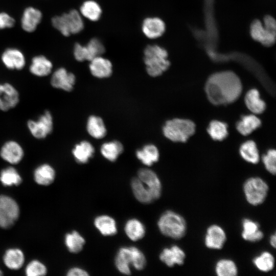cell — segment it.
Masks as SVG:
<instances>
[{"instance_id":"1","label":"cell","mask_w":276,"mask_h":276,"mask_svg":"<svg viewBox=\"0 0 276 276\" xmlns=\"http://www.w3.org/2000/svg\"><path fill=\"white\" fill-rule=\"evenodd\" d=\"M239 78L233 72L224 71L212 75L208 79L205 90L209 100L214 105L235 102L242 93Z\"/></svg>"},{"instance_id":"2","label":"cell","mask_w":276,"mask_h":276,"mask_svg":"<svg viewBox=\"0 0 276 276\" xmlns=\"http://www.w3.org/2000/svg\"><path fill=\"white\" fill-rule=\"evenodd\" d=\"M135 198L143 203H150L157 200L162 195V185L156 173L148 168H141L137 176L131 181Z\"/></svg>"},{"instance_id":"3","label":"cell","mask_w":276,"mask_h":276,"mask_svg":"<svg viewBox=\"0 0 276 276\" xmlns=\"http://www.w3.org/2000/svg\"><path fill=\"white\" fill-rule=\"evenodd\" d=\"M157 224L161 234L167 237L178 240L186 234L187 224L185 219L173 211L167 210L163 213Z\"/></svg>"},{"instance_id":"4","label":"cell","mask_w":276,"mask_h":276,"mask_svg":"<svg viewBox=\"0 0 276 276\" xmlns=\"http://www.w3.org/2000/svg\"><path fill=\"white\" fill-rule=\"evenodd\" d=\"M167 51L156 44L148 45L144 51V62L148 74L155 77L161 75L169 67Z\"/></svg>"},{"instance_id":"5","label":"cell","mask_w":276,"mask_h":276,"mask_svg":"<svg viewBox=\"0 0 276 276\" xmlns=\"http://www.w3.org/2000/svg\"><path fill=\"white\" fill-rule=\"evenodd\" d=\"M195 131L192 121L175 118L167 121L163 127L164 136L174 142H186Z\"/></svg>"},{"instance_id":"6","label":"cell","mask_w":276,"mask_h":276,"mask_svg":"<svg viewBox=\"0 0 276 276\" xmlns=\"http://www.w3.org/2000/svg\"><path fill=\"white\" fill-rule=\"evenodd\" d=\"M52 24L62 35L66 37L79 33L84 28L82 16L75 9H72L61 15L54 16L52 19Z\"/></svg>"},{"instance_id":"7","label":"cell","mask_w":276,"mask_h":276,"mask_svg":"<svg viewBox=\"0 0 276 276\" xmlns=\"http://www.w3.org/2000/svg\"><path fill=\"white\" fill-rule=\"evenodd\" d=\"M269 186L259 177H251L243 185V191L246 201L250 205L258 206L262 204L267 198Z\"/></svg>"},{"instance_id":"8","label":"cell","mask_w":276,"mask_h":276,"mask_svg":"<svg viewBox=\"0 0 276 276\" xmlns=\"http://www.w3.org/2000/svg\"><path fill=\"white\" fill-rule=\"evenodd\" d=\"M264 26L259 20H254L250 26V34L255 40L265 46L272 45L275 40L276 22L271 16L265 17Z\"/></svg>"},{"instance_id":"9","label":"cell","mask_w":276,"mask_h":276,"mask_svg":"<svg viewBox=\"0 0 276 276\" xmlns=\"http://www.w3.org/2000/svg\"><path fill=\"white\" fill-rule=\"evenodd\" d=\"M20 215L17 202L9 196L0 195V227L11 228L18 220Z\"/></svg>"},{"instance_id":"10","label":"cell","mask_w":276,"mask_h":276,"mask_svg":"<svg viewBox=\"0 0 276 276\" xmlns=\"http://www.w3.org/2000/svg\"><path fill=\"white\" fill-rule=\"evenodd\" d=\"M27 127L31 134L35 139L42 140L50 135L53 130V118L51 112L45 110L37 120H29Z\"/></svg>"},{"instance_id":"11","label":"cell","mask_w":276,"mask_h":276,"mask_svg":"<svg viewBox=\"0 0 276 276\" xmlns=\"http://www.w3.org/2000/svg\"><path fill=\"white\" fill-rule=\"evenodd\" d=\"M104 52L105 47L101 41L97 38H93L85 45L76 43L73 55L78 61H89L95 57L102 55Z\"/></svg>"},{"instance_id":"12","label":"cell","mask_w":276,"mask_h":276,"mask_svg":"<svg viewBox=\"0 0 276 276\" xmlns=\"http://www.w3.org/2000/svg\"><path fill=\"white\" fill-rule=\"evenodd\" d=\"M226 239V234L224 229L220 225L214 224L207 228L204 242L207 248L220 250L223 247Z\"/></svg>"},{"instance_id":"13","label":"cell","mask_w":276,"mask_h":276,"mask_svg":"<svg viewBox=\"0 0 276 276\" xmlns=\"http://www.w3.org/2000/svg\"><path fill=\"white\" fill-rule=\"evenodd\" d=\"M19 102L16 88L7 82L0 83V110L7 111L15 107Z\"/></svg>"},{"instance_id":"14","label":"cell","mask_w":276,"mask_h":276,"mask_svg":"<svg viewBox=\"0 0 276 276\" xmlns=\"http://www.w3.org/2000/svg\"><path fill=\"white\" fill-rule=\"evenodd\" d=\"M75 82V75L64 67L58 68L54 71L50 80L52 87L65 91H72Z\"/></svg>"},{"instance_id":"15","label":"cell","mask_w":276,"mask_h":276,"mask_svg":"<svg viewBox=\"0 0 276 276\" xmlns=\"http://www.w3.org/2000/svg\"><path fill=\"white\" fill-rule=\"evenodd\" d=\"M24 150L17 142L10 140L6 142L0 149V156L11 165L19 163L24 156Z\"/></svg>"},{"instance_id":"16","label":"cell","mask_w":276,"mask_h":276,"mask_svg":"<svg viewBox=\"0 0 276 276\" xmlns=\"http://www.w3.org/2000/svg\"><path fill=\"white\" fill-rule=\"evenodd\" d=\"M186 257V255L184 250L176 245L165 247L159 256V260L169 267H172L175 265H182L185 263Z\"/></svg>"},{"instance_id":"17","label":"cell","mask_w":276,"mask_h":276,"mask_svg":"<svg viewBox=\"0 0 276 276\" xmlns=\"http://www.w3.org/2000/svg\"><path fill=\"white\" fill-rule=\"evenodd\" d=\"M133 263L132 246L121 247L118 250L114 259V264L117 269L121 273L130 275L131 267Z\"/></svg>"},{"instance_id":"18","label":"cell","mask_w":276,"mask_h":276,"mask_svg":"<svg viewBox=\"0 0 276 276\" xmlns=\"http://www.w3.org/2000/svg\"><path fill=\"white\" fill-rule=\"evenodd\" d=\"M1 60L5 67L11 70H21L26 65L23 53L16 48L7 49L2 54Z\"/></svg>"},{"instance_id":"19","label":"cell","mask_w":276,"mask_h":276,"mask_svg":"<svg viewBox=\"0 0 276 276\" xmlns=\"http://www.w3.org/2000/svg\"><path fill=\"white\" fill-rule=\"evenodd\" d=\"M142 31L149 39H156L165 32L166 26L164 21L157 17L145 18L142 24Z\"/></svg>"},{"instance_id":"20","label":"cell","mask_w":276,"mask_h":276,"mask_svg":"<svg viewBox=\"0 0 276 276\" xmlns=\"http://www.w3.org/2000/svg\"><path fill=\"white\" fill-rule=\"evenodd\" d=\"M89 70L96 78H107L112 73V64L109 59L101 55L98 56L89 61Z\"/></svg>"},{"instance_id":"21","label":"cell","mask_w":276,"mask_h":276,"mask_svg":"<svg viewBox=\"0 0 276 276\" xmlns=\"http://www.w3.org/2000/svg\"><path fill=\"white\" fill-rule=\"evenodd\" d=\"M241 224V236L244 240L255 243L263 238L264 233L260 229V225L258 222L249 218H244Z\"/></svg>"},{"instance_id":"22","label":"cell","mask_w":276,"mask_h":276,"mask_svg":"<svg viewBox=\"0 0 276 276\" xmlns=\"http://www.w3.org/2000/svg\"><path fill=\"white\" fill-rule=\"evenodd\" d=\"M42 18V14L39 9L28 7L24 11L21 18V28L27 32H33L36 30Z\"/></svg>"},{"instance_id":"23","label":"cell","mask_w":276,"mask_h":276,"mask_svg":"<svg viewBox=\"0 0 276 276\" xmlns=\"http://www.w3.org/2000/svg\"><path fill=\"white\" fill-rule=\"evenodd\" d=\"M52 68V62L43 55L34 56L29 66L30 72L39 77L48 76L51 73Z\"/></svg>"},{"instance_id":"24","label":"cell","mask_w":276,"mask_h":276,"mask_svg":"<svg viewBox=\"0 0 276 276\" xmlns=\"http://www.w3.org/2000/svg\"><path fill=\"white\" fill-rule=\"evenodd\" d=\"M34 179L39 185L48 186L51 185L56 177L54 168L48 164L38 166L34 171Z\"/></svg>"},{"instance_id":"25","label":"cell","mask_w":276,"mask_h":276,"mask_svg":"<svg viewBox=\"0 0 276 276\" xmlns=\"http://www.w3.org/2000/svg\"><path fill=\"white\" fill-rule=\"evenodd\" d=\"M94 224L100 234L104 236H113L118 231L116 220L107 215L97 216L94 219Z\"/></svg>"},{"instance_id":"26","label":"cell","mask_w":276,"mask_h":276,"mask_svg":"<svg viewBox=\"0 0 276 276\" xmlns=\"http://www.w3.org/2000/svg\"><path fill=\"white\" fill-rule=\"evenodd\" d=\"M72 152L77 163L84 164L93 157L95 153V149L90 142L82 141L75 145Z\"/></svg>"},{"instance_id":"27","label":"cell","mask_w":276,"mask_h":276,"mask_svg":"<svg viewBox=\"0 0 276 276\" xmlns=\"http://www.w3.org/2000/svg\"><path fill=\"white\" fill-rule=\"evenodd\" d=\"M3 259L4 264L9 269L18 270L24 264L25 256L20 249L12 248L5 251Z\"/></svg>"},{"instance_id":"28","label":"cell","mask_w":276,"mask_h":276,"mask_svg":"<svg viewBox=\"0 0 276 276\" xmlns=\"http://www.w3.org/2000/svg\"><path fill=\"white\" fill-rule=\"evenodd\" d=\"M137 158L147 166H151L156 163L159 157V153L157 148L153 144L145 145L141 149H138L135 153Z\"/></svg>"},{"instance_id":"29","label":"cell","mask_w":276,"mask_h":276,"mask_svg":"<svg viewBox=\"0 0 276 276\" xmlns=\"http://www.w3.org/2000/svg\"><path fill=\"white\" fill-rule=\"evenodd\" d=\"M125 233L128 238L133 241L142 239L145 235L146 227L139 219H128L124 226Z\"/></svg>"},{"instance_id":"30","label":"cell","mask_w":276,"mask_h":276,"mask_svg":"<svg viewBox=\"0 0 276 276\" xmlns=\"http://www.w3.org/2000/svg\"><path fill=\"white\" fill-rule=\"evenodd\" d=\"M245 103L247 108L254 114H260L266 108V104L260 98L259 91L256 89L249 90L245 95Z\"/></svg>"},{"instance_id":"31","label":"cell","mask_w":276,"mask_h":276,"mask_svg":"<svg viewBox=\"0 0 276 276\" xmlns=\"http://www.w3.org/2000/svg\"><path fill=\"white\" fill-rule=\"evenodd\" d=\"M88 133L93 138L101 139L107 133V130L101 118L92 115L88 117L86 123Z\"/></svg>"},{"instance_id":"32","label":"cell","mask_w":276,"mask_h":276,"mask_svg":"<svg viewBox=\"0 0 276 276\" xmlns=\"http://www.w3.org/2000/svg\"><path fill=\"white\" fill-rule=\"evenodd\" d=\"M261 120L254 114L245 115L241 117L236 124L238 132L243 135H247L259 128Z\"/></svg>"},{"instance_id":"33","label":"cell","mask_w":276,"mask_h":276,"mask_svg":"<svg viewBox=\"0 0 276 276\" xmlns=\"http://www.w3.org/2000/svg\"><path fill=\"white\" fill-rule=\"evenodd\" d=\"M80 13L82 17L91 21L98 20L102 15L100 5L94 0H87L83 2L80 7Z\"/></svg>"},{"instance_id":"34","label":"cell","mask_w":276,"mask_h":276,"mask_svg":"<svg viewBox=\"0 0 276 276\" xmlns=\"http://www.w3.org/2000/svg\"><path fill=\"white\" fill-rule=\"evenodd\" d=\"M124 150V147L118 141H112L103 143L100 148L102 155L107 160L115 162Z\"/></svg>"},{"instance_id":"35","label":"cell","mask_w":276,"mask_h":276,"mask_svg":"<svg viewBox=\"0 0 276 276\" xmlns=\"http://www.w3.org/2000/svg\"><path fill=\"white\" fill-rule=\"evenodd\" d=\"M85 243L84 238L76 231H73L65 235L64 244L67 250L71 253L77 254L80 252Z\"/></svg>"},{"instance_id":"36","label":"cell","mask_w":276,"mask_h":276,"mask_svg":"<svg viewBox=\"0 0 276 276\" xmlns=\"http://www.w3.org/2000/svg\"><path fill=\"white\" fill-rule=\"evenodd\" d=\"M252 263L259 271L268 272L274 268L275 259L270 252L264 251L252 259Z\"/></svg>"},{"instance_id":"37","label":"cell","mask_w":276,"mask_h":276,"mask_svg":"<svg viewBox=\"0 0 276 276\" xmlns=\"http://www.w3.org/2000/svg\"><path fill=\"white\" fill-rule=\"evenodd\" d=\"M239 152L242 158L247 162L256 164L259 161V151L253 141H247L243 143L240 147Z\"/></svg>"},{"instance_id":"38","label":"cell","mask_w":276,"mask_h":276,"mask_svg":"<svg viewBox=\"0 0 276 276\" xmlns=\"http://www.w3.org/2000/svg\"><path fill=\"white\" fill-rule=\"evenodd\" d=\"M0 181L5 187L18 186L22 183V179L17 170L10 166L1 170Z\"/></svg>"},{"instance_id":"39","label":"cell","mask_w":276,"mask_h":276,"mask_svg":"<svg viewBox=\"0 0 276 276\" xmlns=\"http://www.w3.org/2000/svg\"><path fill=\"white\" fill-rule=\"evenodd\" d=\"M215 271L218 276H236L238 273V269L233 260L221 259L216 262Z\"/></svg>"},{"instance_id":"40","label":"cell","mask_w":276,"mask_h":276,"mask_svg":"<svg viewBox=\"0 0 276 276\" xmlns=\"http://www.w3.org/2000/svg\"><path fill=\"white\" fill-rule=\"evenodd\" d=\"M207 130L211 138L215 141H222L228 134L227 125L217 120L211 121Z\"/></svg>"},{"instance_id":"41","label":"cell","mask_w":276,"mask_h":276,"mask_svg":"<svg viewBox=\"0 0 276 276\" xmlns=\"http://www.w3.org/2000/svg\"><path fill=\"white\" fill-rule=\"evenodd\" d=\"M47 268L40 261L34 260L28 263L25 268V274L27 276H42L47 273Z\"/></svg>"},{"instance_id":"42","label":"cell","mask_w":276,"mask_h":276,"mask_svg":"<svg viewBox=\"0 0 276 276\" xmlns=\"http://www.w3.org/2000/svg\"><path fill=\"white\" fill-rule=\"evenodd\" d=\"M262 162L266 170L270 174L275 175L276 173V151L274 149L269 150L262 156Z\"/></svg>"},{"instance_id":"43","label":"cell","mask_w":276,"mask_h":276,"mask_svg":"<svg viewBox=\"0 0 276 276\" xmlns=\"http://www.w3.org/2000/svg\"><path fill=\"white\" fill-rule=\"evenodd\" d=\"M133 263L132 267L137 270H143L146 265V259L144 253L137 247L132 246Z\"/></svg>"},{"instance_id":"44","label":"cell","mask_w":276,"mask_h":276,"mask_svg":"<svg viewBox=\"0 0 276 276\" xmlns=\"http://www.w3.org/2000/svg\"><path fill=\"white\" fill-rule=\"evenodd\" d=\"M15 24L14 19L6 12H0V30L10 28Z\"/></svg>"},{"instance_id":"45","label":"cell","mask_w":276,"mask_h":276,"mask_svg":"<svg viewBox=\"0 0 276 276\" xmlns=\"http://www.w3.org/2000/svg\"><path fill=\"white\" fill-rule=\"evenodd\" d=\"M66 275L68 276H87L89 274L83 268L74 267L68 269Z\"/></svg>"},{"instance_id":"46","label":"cell","mask_w":276,"mask_h":276,"mask_svg":"<svg viewBox=\"0 0 276 276\" xmlns=\"http://www.w3.org/2000/svg\"><path fill=\"white\" fill-rule=\"evenodd\" d=\"M269 243L270 245L273 248H275L276 247V234L273 233L272 234L269 238Z\"/></svg>"},{"instance_id":"47","label":"cell","mask_w":276,"mask_h":276,"mask_svg":"<svg viewBox=\"0 0 276 276\" xmlns=\"http://www.w3.org/2000/svg\"><path fill=\"white\" fill-rule=\"evenodd\" d=\"M3 275V271L0 269V276Z\"/></svg>"}]
</instances>
